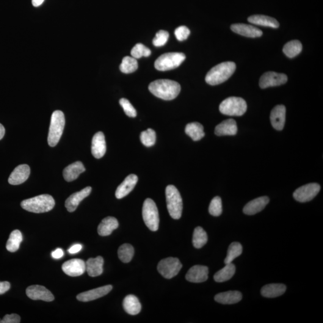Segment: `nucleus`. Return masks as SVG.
<instances>
[{"label":"nucleus","mask_w":323,"mask_h":323,"mask_svg":"<svg viewBox=\"0 0 323 323\" xmlns=\"http://www.w3.org/2000/svg\"><path fill=\"white\" fill-rule=\"evenodd\" d=\"M248 21L249 23L257 26L270 27L273 29H278L280 26V24L275 19L265 15L251 16L248 18Z\"/></svg>","instance_id":"30"},{"label":"nucleus","mask_w":323,"mask_h":323,"mask_svg":"<svg viewBox=\"0 0 323 323\" xmlns=\"http://www.w3.org/2000/svg\"><path fill=\"white\" fill-rule=\"evenodd\" d=\"M92 154L96 159H100L106 152V143L103 132H98L93 136L92 141Z\"/></svg>","instance_id":"20"},{"label":"nucleus","mask_w":323,"mask_h":323,"mask_svg":"<svg viewBox=\"0 0 323 323\" xmlns=\"http://www.w3.org/2000/svg\"><path fill=\"white\" fill-rule=\"evenodd\" d=\"M134 255V247L129 244L121 245L118 250V256L123 263L131 262Z\"/></svg>","instance_id":"38"},{"label":"nucleus","mask_w":323,"mask_h":323,"mask_svg":"<svg viewBox=\"0 0 323 323\" xmlns=\"http://www.w3.org/2000/svg\"><path fill=\"white\" fill-rule=\"evenodd\" d=\"M20 322V316L16 314L5 315L3 319L0 321V323H19Z\"/></svg>","instance_id":"45"},{"label":"nucleus","mask_w":323,"mask_h":323,"mask_svg":"<svg viewBox=\"0 0 323 323\" xmlns=\"http://www.w3.org/2000/svg\"><path fill=\"white\" fill-rule=\"evenodd\" d=\"M104 259L101 256L90 258L86 262V270L90 277H95L103 272Z\"/></svg>","instance_id":"23"},{"label":"nucleus","mask_w":323,"mask_h":323,"mask_svg":"<svg viewBox=\"0 0 323 323\" xmlns=\"http://www.w3.org/2000/svg\"><path fill=\"white\" fill-rule=\"evenodd\" d=\"M148 89L156 97L164 100H173L180 92L181 87L178 82L168 79H159L151 82Z\"/></svg>","instance_id":"1"},{"label":"nucleus","mask_w":323,"mask_h":323,"mask_svg":"<svg viewBox=\"0 0 323 323\" xmlns=\"http://www.w3.org/2000/svg\"><path fill=\"white\" fill-rule=\"evenodd\" d=\"M209 212L213 216H219L222 213V200L219 197L212 199L209 206Z\"/></svg>","instance_id":"41"},{"label":"nucleus","mask_w":323,"mask_h":323,"mask_svg":"<svg viewBox=\"0 0 323 323\" xmlns=\"http://www.w3.org/2000/svg\"><path fill=\"white\" fill-rule=\"evenodd\" d=\"M139 67L137 60L133 57H125L123 58L120 65V70L125 74L134 73Z\"/></svg>","instance_id":"36"},{"label":"nucleus","mask_w":323,"mask_h":323,"mask_svg":"<svg viewBox=\"0 0 323 323\" xmlns=\"http://www.w3.org/2000/svg\"><path fill=\"white\" fill-rule=\"evenodd\" d=\"M182 267L179 259L175 258H168L159 262L157 270L163 277L171 279L177 275Z\"/></svg>","instance_id":"9"},{"label":"nucleus","mask_w":323,"mask_h":323,"mask_svg":"<svg viewBox=\"0 0 323 323\" xmlns=\"http://www.w3.org/2000/svg\"><path fill=\"white\" fill-rule=\"evenodd\" d=\"M167 208L170 216L174 219H180L183 210V201L177 189L173 185L166 188Z\"/></svg>","instance_id":"5"},{"label":"nucleus","mask_w":323,"mask_h":323,"mask_svg":"<svg viewBox=\"0 0 323 323\" xmlns=\"http://www.w3.org/2000/svg\"><path fill=\"white\" fill-rule=\"evenodd\" d=\"M208 267L202 265H195L188 270L186 278L189 282L203 283L208 279Z\"/></svg>","instance_id":"14"},{"label":"nucleus","mask_w":323,"mask_h":323,"mask_svg":"<svg viewBox=\"0 0 323 323\" xmlns=\"http://www.w3.org/2000/svg\"><path fill=\"white\" fill-rule=\"evenodd\" d=\"M64 255L63 253V251L61 248H57V250H55L54 251H52V257L55 259H59L62 258Z\"/></svg>","instance_id":"47"},{"label":"nucleus","mask_w":323,"mask_h":323,"mask_svg":"<svg viewBox=\"0 0 323 323\" xmlns=\"http://www.w3.org/2000/svg\"><path fill=\"white\" fill-rule=\"evenodd\" d=\"M242 253V246L239 242H234L229 245L227 256L225 259V264H228L233 262Z\"/></svg>","instance_id":"37"},{"label":"nucleus","mask_w":323,"mask_h":323,"mask_svg":"<svg viewBox=\"0 0 323 323\" xmlns=\"http://www.w3.org/2000/svg\"><path fill=\"white\" fill-rule=\"evenodd\" d=\"M235 70L236 64L234 62L219 63L208 71L206 77V81L212 86L222 84L230 78Z\"/></svg>","instance_id":"2"},{"label":"nucleus","mask_w":323,"mask_h":323,"mask_svg":"<svg viewBox=\"0 0 323 323\" xmlns=\"http://www.w3.org/2000/svg\"><path fill=\"white\" fill-rule=\"evenodd\" d=\"M141 142L146 147H151L156 143V132L152 129H148L147 130L142 132L140 135Z\"/></svg>","instance_id":"39"},{"label":"nucleus","mask_w":323,"mask_h":323,"mask_svg":"<svg viewBox=\"0 0 323 323\" xmlns=\"http://www.w3.org/2000/svg\"><path fill=\"white\" fill-rule=\"evenodd\" d=\"M65 124L64 115L60 110H57L52 115L48 142L51 147H55L61 137Z\"/></svg>","instance_id":"4"},{"label":"nucleus","mask_w":323,"mask_h":323,"mask_svg":"<svg viewBox=\"0 0 323 323\" xmlns=\"http://www.w3.org/2000/svg\"><path fill=\"white\" fill-rule=\"evenodd\" d=\"M91 191H92V187L88 186L81 191L71 195L65 201V206L68 211L72 212L76 211L79 204L90 195Z\"/></svg>","instance_id":"17"},{"label":"nucleus","mask_w":323,"mask_h":323,"mask_svg":"<svg viewBox=\"0 0 323 323\" xmlns=\"http://www.w3.org/2000/svg\"><path fill=\"white\" fill-rule=\"evenodd\" d=\"M30 175V168L28 165H19L13 170L9 178V183L12 185H19L24 183Z\"/></svg>","instance_id":"19"},{"label":"nucleus","mask_w":323,"mask_h":323,"mask_svg":"<svg viewBox=\"0 0 323 323\" xmlns=\"http://www.w3.org/2000/svg\"><path fill=\"white\" fill-rule=\"evenodd\" d=\"M286 291V286L283 284H270L262 287L261 294L267 298H275L283 295Z\"/></svg>","instance_id":"28"},{"label":"nucleus","mask_w":323,"mask_h":323,"mask_svg":"<svg viewBox=\"0 0 323 323\" xmlns=\"http://www.w3.org/2000/svg\"><path fill=\"white\" fill-rule=\"evenodd\" d=\"M63 272L70 277H79L86 271V263L80 259H73L65 262L62 264Z\"/></svg>","instance_id":"13"},{"label":"nucleus","mask_w":323,"mask_h":323,"mask_svg":"<svg viewBox=\"0 0 323 323\" xmlns=\"http://www.w3.org/2000/svg\"><path fill=\"white\" fill-rule=\"evenodd\" d=\"M10 284L7 281L0 282V294H2L9 291Z\"/></svg>","instance_id":"46"},{"label":"nucleus","mask_w":323,"mask_h":323,"mask_svg":"<svg viewBox=\"0 0 323 323\" xmlns=\"http://www.w3.org/2000/svg\"><path fill=\"white\" fill-rule=\"evenodd\" d=\"M302 50V45L299 40H292L284 45L283 51L287 57L292 59L299 55Z\"/></svg>","instance_id":"35"},{"label":"nucleus","mask_w":323,"mask_h":323,"mask_svg":"<svg viewBox=\"0 0 323 323\" xmlns=\"http://www.w3.org/2000/svg\"><path fill=\"white\" fill-rule=\"evenodd\" d=\"M208 241V236L206 232L203 228L199 227L195 229L193 232L192 242L195 248H201L204 246Z\"/></svg>","instance_id":"34"},{"label":"nucleus","mask_w":323,"mask_h":323,"mask_svg":"<svg viewBox=\"0 0 323 323\" xmlns=\"http://www.w3.org/2000/svg\"><path fill=\"white\" fill-rule=\"evenodd\" d=\"M143 217L144 222L150 231L158 230L159 216L158 209L155 203L151 199H146L143 206Z\"/></svg>","instance_id":"8"},{"label":"nucleus","mask_w":323,"mask_h":323,"mask_svg":"<svg viewBox=\"0 0 323 323\" xmlns=\"http://www.w3.org/2000/svg\"><path fill=\"white\" fill-rule=\"evenodd\" d=\"M123 306L127 313L135 316L140 313L142 305L138 298L134 295L129 294L123 300Z\"/></svg>","instance_id":"29"},{"label":"nucleus","mask_w":323,"mask_h":323,"mask_svg":"<svg viewBox=\"0 0 323 323\" xmlns=\"http://www.w3.org/2000/svg\"><path fill=\"white\" fill-rule=\"evenodd\" d=\"M235 266L232 263L226 264L225 266L215 273L214 280L217 283H223L231 280L235 273Z\"/></svg>","instance_id":"32"},{"label":"nucleus","mask_w":323,"mask_h":323,"mask_svg":"<svg viewBox=\"0 0 323 323\" xmlns=\"http://www.w3.org/2000/svg\"><path fill=\"white\" fill-rule=\"evenodd\" d=\"M82 249V245L81 244H77L71 247L70 249L68 250V252L72 254V255H73V254L79 253Z\"/></svg>","instance_id":"48"},{"label":"nucleus","mask_w":323,"mask_h":323,"mask_svg":"<svg viewBox=\"0 0 323 323\" xmlns=\"http://www.w3.org/2000/svg\"><path fill=\"white\" fill-rule=\"evenodd\" d=\"M231 29L232 31L236 33V34L247 37H259L263 34V32L258 28L245 24L232 25Z\"/></svg>","instance_id":"18"},{"label":"nucleus","mask_w":323,"mask_h":323,"mask_svg":"<svg viewBox=\"0 0 323 323\" xmlns=\"http://www.w3.org/2000/svg\"><path fill=\"white\" fill-rule=\"evenodd\" d=\"M247 105L244 99L229 97L220 104L219 110L222 114L231 117H241L246 112Z\"/></svg>","instance_id":"6"},{"label":"nucleus","mask_w":323,"mask_h":323,"mask_svg":"<svg viewBox=\"0 0 323 323\" xmlns=\"http://www.w3.org/2000/svg\"><path fill=\"white\" fill-rule=\"evenodd\" d=\"M151 52L149 49L143 45L142 43H138L132 48L131 52L132 57L135 59H140L142 57H148L151 55Z\"/></svg>","instance_id":"40"},{"label":"nucleus","mask_w":323,"mask_h":323,"mask_svg":"<svg viewBox=\"0 0 323 323\" xmlns=\"http://www.w3.org/2000/svg\"><path fill=\"white\" fill-rule=\"evenodd\" d=\"M138 176L135 175H130L124 179V181L118 186L116 191V197L121 199L128 195L134 189L138 182Z\"/></svg>","instance_id":"21"},{"label":"nucleus","mask_w":323,"mask_h":323,"mask_svg":"<svg viewBox=\"0 0 323 323\" xmlns=\"http://www.w3.org/2000/svg\"><path fill=\"white\" fill-rule=\"evenodd\" d=\"M23 236L21 231L15 230L10 234L9 238L6 244L7 250L14 253L19 250L21 243L23 242Z\"/></svg>","instance_id":"33"},{"label":"nucleus","mask_w":323,"mask_h":323,"mask_svg":"<svg viewBox=\"0 0 323 323\" xmlns=\"http://www.w3.org/2000/svg\"><path fill=\"white\" fill-rule=\"evenodd\" d=\"M185 132L195 142L201 140L205 136L204 127L201 123L198 122H192L187 124L186 128H185Z\"/></svg>","instance_id":"31"},{"label":"nucleus","mask_w":323,"mask_h":323,"mask_svg":"<svg viewBox=\"0 0 323 323\" xmlns=\"http://www.w3.org/2000/svg\"><path fill=\"white\" fill-rule=\"evenodd\" d=\"M55 205V200L51 195H41L27 199L21 203L22 208L34 213H43L51 211Z\"/></svg>","instance_id":"3"},{"label":"nucleus","mask_w":323,"mask_h":323,"mask_svg":"<svg viewBox=\"0 0 323 323\" xmlns=\"http://www.w3.org/2000/svg\"><path fill=\"white\" fill-rule=\"evenodd\" d=\"M26 294L30 299L32 300H41L46 302H52L55 299L53 294L46 287L34 285L31 286L26 290Z\"/></svg>","instance_id":"12"},{"label":"nucleus","mask_w":323,"mask_h":323,"mask_svg":"<svg viewBox=\"0 0 323 323\" xmlns=\"http://www.w3.org/2000/svg\"><path fill=\"white\" fill-rule=\"evenodd\" d=\"M85 170L82 162L80 161L74 162L63 170V178L68 182L73 181L78 178L81 174L84 173Z\"/></svg>","instance_id":"24"},{"label":"nucleus","mask_w":323,"mask_h":323,"mask_svg":"<svg viewBox=\"0 0 323 323\" xmlns=\"http://www.w3.org/2000/svg\"><path fill=\"white\" fill-rule=\"evenodd\" d=\"M288 78L286 74L269 71L262 76L259 81V85L262 89H265L267 88L277 87L285 84Z\"/></svg>","instance_id":"11"},{"label":"nucleus","mask_w":323,"mask_h":323,"mask_svg":"<svg viewBox=\"0 0 323 323\" xmlns=\"http://www.w3.org/2000/svg\"><path fill=\"white\" fill-rule=\"evenodd\" d=\"M186 59L183 53L171 52L164 54L160 56L154 62L156 70L162 71L173 70L179 67Z\"/></svg>","instance_id":"7"},{"label":"nucleus","mask_w":323,"mask_h":323,"mask_svg":"<svg viewBox=\"0 0 323 323\" xmlns=\"http://www.w3.org/2000/svg\"><path fill=\"white\" fill-rule=\"evenodd\" d=\"M5 134V128L3 125L0 123V140L4 137Z\"/></svg>","instance_id":"50"},{"label":"nucleus","mask_w":323,"mask_h":323,"mask_svg":"<svg viewBox=\"0 0 323 323\" xmlns=\"http://www.w3.org/2000/svg\"><path fill=\"white\" fill-rule=\"evenodd\" d=\"M269 203V199L267 197H259L251 201L243 209L244 213L247 215H255L263 210Z\"/></svg>","instance_id":"22"},{"label":"nucleus","mask_w":323,"mask_h":323,"mask_svg":"<svg viewBox=\"0 0 323 323\" xmlns=\"http://www.w3.org/2000/svg\"><path fill=\"white\" fill-rule=\"evenodd\" d=\"M113 287L111 285H107L99 288L91 290V291L85 292L77 295V299L81 302H89L93 300L99 299L101 297L106 296L112 291Z\"/></svg>","instance_id":"15"},{"label":"nucleus","mask_w":323,"mask_h":323,"mask_svg":"<svg viewBox=\"0 0 323 323\" xmlns=\"http://www.w3.org/2000/svg\"><path fill=\"white\" fill-rule=\"evenodd\" d=\"M320 186L317 183H310L301 186L294 193V200L299 203H306L316 197L320 192Z\"/></svg>","instance_id":"10"},{"label":"nucleus","mask_w":323,"mask_h":323,"mask_svg":"<svg viewBox=\"0 0 323 323\" xmlns=\"http://www.w3.org/2000/svg\"><path fill=\"white\" fill-rule=\"evenodd\" d=\"M190 31L188 28L186 26H180L177 28L175 31V35L178 41H184L188 38Z\"/></svg>","instance_id":"44"},{"label":"nucleus","mask_w":323,"mask_h":323,"mask_svg":"<svg viewBox=\"0 0 323 323\" xmlns=\"http://www.w3.org/2000/svg\"><path fill=\"white\" fill-rule=\"evenodd\" d=\"M286 109L283 105H278L270 113V122L276 130H283L286 122Z\"/></svg>","instance_id":"16"},{"label":"nucleus","mask_w":323,"mask_h":323,"mask_svg":"<svg viewBox=\"0 0 323 323\" xmlns=\"http://www.w3.org/2000/svg\"><path fill=\"white\" fill-rule=\"evenodd\" d=\"M168 38H169V33L164 30H160L156 33L155 37L153 38V45L156 47L164 46L167 43Z\"/></svg>","instance_id":"42"},{"label":"nucleus","mask_w":323,"mask_h":323,"mask_svg":"<svg viewBox=\"0 0 323 323\" xmlns=\"http://www.w3.org/2000/svg\"><path fill=\"white\" fill-rule=\"evenodd\" d=\"M119 103L121 107L123 108L124 112L128 117H137V111L135 108L132 106L130 102L125 98L120 99Z\"/></svg>","instance_id":"43"},{"label":"nucleus","mask_w":323,"mask_h":323,"mask_svg":"<svg viewBox=\"0 0 323 323\" xmlns=\"http://www.w3.org/2000/svg\"><path fill=\"white\" fill-rule=\"evenodd\" d=\"M44 1L45 0H32V3L34 7H38L43 3Z\"/></svg>","instance_id":"49"},{"label":"nucleus","mask_w":323,"mask_h":323,"mask_svg":"<svg viewBox=\"0 0 323 323\" xmlns=\"http://www.w3.org/2000/svg\"><path fill=\"white\" fill-rule=\"evenodd\" d=\"M238 131L236 122L234 119H228L222 121L215 129V134L217 136L235 135Z\"/></svg>","instance_id":"26"},{"label":"nucleus","mask_w":323,"mask_h":323,"mask_svg":"<svg viewBox=\"0 0 323 323\" xmlns=\"http://www.w3.org/2000/svg\"><path fill=\"white\" fill-rule=\"evenodd\" d=\"M242 295L238 291H228L215 295L214 299L217 302L225 305L235 304L242 300Z\"/></svg>","instance_id":"25"},{"label":"nucleus","mask_w":323,"mask_h":323,"mask_svg":"<svg viewBox=\"0 0 323 323\" xmlns=\"http://www.w3.org/2000/svg\"><path fill=\"white\" fill-rule=\"evenodd\" d=\"M118 227V222L116 218L107 217L105 218L98 227V233L102 236H109L113 231Z\"/></svg>","instance_id":"27"}]
</instances>
